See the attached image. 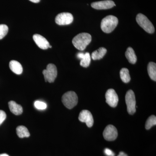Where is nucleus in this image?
<instances>
[{
  "label": "nucleus",
  "instance_id": "f257e3e1",
  "mask_svg": "<svg viewBox=\"0 0 156 156\" xmlns=\"http://www.w3.org/2000/svg\"><path fill=\"white\" fill-rule=\"evenodd\" d=\"M92 41V37L90 34L82 33L78 34L73 39V45L77 49L84 50Z\"/></svg>",
  "mask_w": 156,
  "mask_h": 156
},
{
  "label": "nucleus",
  "instance_id": "f03ea898",
  "mask_svg": "<svg viewBox=\"0 0 156 156\" xmlns=\"http://www.w3.org/2000/svg\"><path fill=\"white\" fill-rule=\"evenodd\" d=\"M119 23L117 17L113 15H108L103 18L101 23V27L104 32L110 33L116 27Z\"/></svg>",
  "mask_w": 156,
  "mask_h": 156
},
{
  "label": "nucleus",
  "instance_id": "7ed1b4c3",
  "mask_svg": "<svg viewBox=\"0 0 156 156\" xmlns=\"http://www.w3.org/2000/svg\"><path fill=\"white\" fill-rule=\"evenodd\" d=\"M78 97L76 94L73 91H69L65 93L62 98V101L64 106L71 109L78 103Z\"/></svg>",
  "mask_w": 156,
  "mask_h": 156
},
{
  "label": "nucleus",
  "instance_id": "20e7f679",
  "mask_svg": "<svg viewBox=\"0 0 156 156\" xmlns=\"http://www.w3.org/2000/svg\"><path fill=\"white\" fill-rule=\"evenodd\" d=\"M136 21L140 26L148 33L153 34L154 32L155 29L153 25L145 15L140 13L137 14Z\"/></svg>",
  "mask_w": 156,
  "mask_h": 156
},
{
  "label": "nucleus",
  "instance_id": "39448f33",
  "mask_svg": "<svg viewBox=\"0 0 156 156\" xmlns=\"http://www.w3.org/2000/svg\"><path fill=\"white\" fill-rule=\"evenodd\" d=\"M126 101L127 111L130 115H133L136 112V99L134 92L128 90L126 95Z\"/></svg>",
  "mask_w": 156,
  "mask_h": 156
},
{
  "label": "nucleus",
  "instance_id": "423d86ee",
  "mask_svg": "<svg viewBox=\"0 0 156 156\" xmlns=\"http://www.w3.org/2000/svg\"><path fill=\"white\" fill-rule=\"evenodd\" d=\"M43 73L46 82L53 83L57 75V68L54 64L50 63L48 65L47 69L43 70Z\"/></svg>",
  "mask_w": 156,
  "mask_h": 156
},
{
  "label": "nucleus",
  "instance_id": "0eeeda50",
  "mask_svg": "<svg viewBox=\"0 0 156 156\" xmlns=\"http://www.w3.org/2000/svg\"><path fill=\"white\" fill-rule=\"evenodd\" d=\"M73 20V17L71 13L63 12L56 16L55 22L59 25H66L71 24Z\"/></svg>",
  "mask_w": 156,
  "mask_h": 156
},
{
  "label": "nucleus",
  "instance_id": "6e6552de",
  "mask_svg": "<svg viewBox=\"0 0 156 156\" xmlns=\"http://www.w3.org/2000/svg\"><path fill=\"white\" fill-rule=\"evenodd\" d=\"M106 102L109 106L115 108L117 106L119 102V97L116 92L113 89H109L105 93Z\"/></svg>",
  "mask_w": 156,
  "mask_h": 156
},
{
  "label": "nucleus",
  "instance_id": "1a4fd4ad",
  "mask_svg": "<svg viewBox=\"0 0 156 156\" xmlns=\"http://www.w3.org/2000/svg\"><path fill=\"white\" fill-rule=\"evenodd\" d=\"M103 134L105 140L108 141H113L118 136V131L114 126L109 125L105 129Z\"/></svg>",
  "mask_w": 156,
  "mask_h": 156
},
{
  "label": "nucleus",
  "instance_id": "9d476101",
  "mask_svg": "<svg viewBox=\"0 0 156 156\" xmlns=\"http://www.w3.org/2000/svg\"><path fill=\"white\" fill-rule=\"evenodd\" d=\"M79 119L82 122L86 123L89 128H91L93 125L94 119L91 113L87 110L82 111L80 113Z\"/></svg>",
  "mask_w": 156,
  "mask_h": 156
},
{
  "label": "nucleus",
  "instance_id": "9b49d317",
  "mask_svg": "<svg viewBox=\"0 0 156 156\" xmlns=\"http://www.w3.org/2000/svg\"><path fill=\"white\" fill-rule=\"evenodd\" d=\"M115 6L114 2L111 0H105L95 2L91 4V6L93 9L97 10H106L112 9Z\"/></svg>",
  "mask_w": 156,
  "mask_h": 156
},
{
  "label": "nucleus",
  "instance_id": "f8f14e48",
  "mask_svg": "<svg viewBox=\"0 0 156 156\" xmlns=\"http://www.w3.org/2000/svg\"><path fill=\"white\" fill-rule=\"evenodd\" d=\"M33 39L35 43L41 49L46 50L49 48L50 44L49 42L47 39L41 35L38 34L34 35Z\"/></svg>",
  "mask_w": 156,
  "mask_h": 156
},
{
  "label": "nucleus",
  "instance_id": "ddd939ff",
  "mask_svg": "<svg viewBox=\"0 0 156 156\" xmlns=\"http://www.w3.org/2000/svg\"><path fill=\"white\" fill-rule=\"evenodd\" d=\"M9 109L12 113L14 115H21L23 113V108L21 105L17 104L16 102L13 101H11L9 103Z\"/></svg>",
  "mask_w": 156,
  "mask_h": 156
},
{
  "label": "nucleus",
  "instance_id": "4468645a",
  "mask_svg": "<svg viewBox=\"0 0 156 156\" xmlns=\"http://www.w3.org/2000/svg\"><path fill=\"white\" fill-rule=\"evenodd\" d=\"M10 69L14 73L20 75L23 72V67L16 60H11L9 63Z\"/></svg>",
  "mask_w": 156,
  "mask_h": 156
},
{
  "label": "nucleus",
  "instance_id": "2eb2a0df",
  "mask_svg": "<svg viewBox=\"0 0 156 156\" xmlns=\"http://www.w3.org/2000/svg\"><path fill=\"white\" fill-rule=\"evenodd\" d=\"M126 56L130 63L131 64H135L136 63L137 58L134 50L131 47H129L126 50Z\"/></svg>",
  "mask_w": 156,
  "mask_h": 156
},
{
  "label": "nucleus",
  "instance_id": "dca6fc26",
  "mask_svg": "<svg viewBox=\"0 0 156 156\" xmlns=\"http://www.w3.org/2000/svg\"><path fill=\"white\" fill-rule=\"evenodd\" d=\"M107 53V50L104 48H100L92 53V58L94 60H99L103 58Z\"/></svg>",
  "mask_w": 156,
  "mask_h": 156
},
{
  "label": "nucleus",
  "instance_id": "f3484780",
  "mask_svg": "<svg viewBox=\"0 0 156 156\" xmlns=\"http://www.w3.org/2000/svg\"><path fill=\"white\" fill-rule=\"evenodd\" d=\"M16 132L17 136L20 138L28 137L30 136V134L27 128L24 126H19L16 128Z\"/></svg>",
  "mask_w": 156,
  "mask_h": 156
},
{
  "label": "nucleus",
  "instance_id": "a211bd4d",
  "mask_svg": "<svg viewBox=\"0 0 156 156\" xmlns=\"http://www.w3.org/2000/svg\"><path fill=\"white\" fill-rule=\"evenodd\" d=\"M147 71L150 77L153 80L156 81V64L154 62H151L147 66Z\"/></svg>",
  "mask_w": 156,
  "mask_h": 156
},
{
  "label": "nucleus",
  "instance_id": "6ab92c4d",
  "mask_svg": "<svg viewBox=\"0 0 156 156\" xmlns=\"http://www.w3.org/2000/svg\"><path fill=\"white\" fill-rule=\"evenodd\" d=\"M120 77L124 83H128L131 80V77L128 69L122 68L120 71Z\"/></svg>",
  "mask_w": 156,
  "mask_h": 156
},
{
  "label": "nucleus",
  "instance_id": "aec40b11",
  "mask_svg": "<svg viewBox=\"0 0 156 156\" xmlns=\"http://www.w3.org/2000/svg\"><path fill=\"white\" fill-rule=\"evenodd\" d=\"M91 56L88 52L85 53L83 58L81 59L80 64L83 67L87 68L89 66L91 62Z\"/></svg>",
  "mask_w": 156,
  "mask_h": 156
},
{
  "label": "nucleus",
  "instance_id": "412c9836",
  "mask_svg": "<svg viewBox=\"0 0 156 156\" xmlns=\"http://www.w3.org/2000/svg\"><path fill=\"white\" fill-rule=\"evenodd\" d=\"M156 125V117L155 116L152 115L149 117L147 120L145 124V128L147 130L151 129L153 126Z\"/></svg>",
  "mask_w": 156,
  "mask_h": 156
},
{
  "label": "nucleus",
  "instance_id": "4be33fe9",
  "mask_svg": "<svg viewBox=\"0 0 156 156\" xmlns=\"http://www.w3.org/2000/svg\"><path fill=\"white\" fill-rule=\"evenodd\" d=\"M9 27L5 24H0V40L3 39L8 34Z\"/></svg>",
  "mask_w": 156,
  "mask_h": 156
},
{
  "label": "nucleus",
  "instance_id": "5701e85b",
  "mask_svg": "<svg viewBox=\"0 0 156 156\" xmlns=\"http://www.w3.org/2000/svg\"><path fill=\"white\" fill-rule=\"evenodd\" d=\"M34 106L39 110H44L47 107V104L45 102L39 101H37L34 102Z\"/></svg>",
  "mask_w": 156,
  "mask_h": 156
},
{
  "label": "nucleus",
  "instance_id": "b1692460",
  "mask_svg": "<svg viewBox=\"0 0 156 156\" xmlns=\"http://www.w3.org/2000/svg\"><path fill=\"white\" fill-rule=\"evenodd\" d=\"M6 117L7 115L6 113L2 110H0V126L5 120Z\"/></svg>",
  "mask_w": 156,
  "mask_h": 156
},
{
  "label": "nucleus",
  "instance_id": "393cba45",
  "mask_svg": "<svg viewBox=\"0 0 156 156\" xmlns=\"http://www.w3.org/2000/svg\"><path fill=\"white\" fill-rule=\"evenodd\" d=\"M105 154L106 156H115V154L113 152L109 149L106 148L105 149L104 151Z\"/></svg>",
  "mask_w": 156,
  "mask_h": 156
},
{
  "label": "nucleus",
  "instance_id": "a878e982",
  "mask_svg": "<svg viewBox=\"0 0 156 156\" xmlns=\"http://www.w3.org/2000/svg\"><path fill=\"white\" fill-rule=\"evenodd\" d=\"M84 54H85V53H78L77 56L78 58L81 59L83 58V57Z\"/></svg>",
  "mask_w": 156,
  "mask_h": 156
},
{
  "label": "nucleus",
  "instance_id": "bb28decb",
  "mask_svg": "<svg viewBox=\"0 0 156 156\" xmlns=\"http://www.w3.org/2000/svg\"><path fill=\"white\" fill-rule=\"evenodd\" d=\"M118 156H128V155L126 154H125V153L123 152H120L119 154V155Z\"/></svg>",
  "mask_w": 156,
  "mask_h": 156
},
{
  "label": "nucleus",
  "instance_id": "cd10ccee",
  "mask_svg": "<svg viewBox=\"0 0 156 156\" xmlns=\"http://www.w3.org/2000/svg\"><path fill=\"white\" fill-rule=\"evenodd\" d=\"M30 2H32L35 3H39L40 2L41 0H29Z\"/></svg>",
  "mask_w": 156,
  "mask_h": 156
},
{
  "label": "nucleus",
  "instance_id": "c85d7f7f",
  "mask_svg": "<svg viewBox=\"0 0 156 156\" xmlns=\"http://www.w3.org/2000/svg\"><path fill=\"white\" fill-rule=\"evenodd\" d=\"M0 156H9V155L7 154H0Z\"/></svg>",
  "mask_w": 156,
  "mask_h": 156
},
{
  "label": "nucleus",
  "instance_id": "c756f323",
  "mask_svg": "<svg viewBox=\"0 0 156 156\" xmlns=\"http://www.w3.org/2000/svg\"><path fill=\"white\" fill-rule=\"evenodd\" d=\"M49 48H52V46H50V47H49Z\"/></svg>",
  "mask_w": 156,
  "mask_h": 156
}]
</instances>
